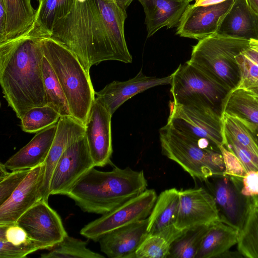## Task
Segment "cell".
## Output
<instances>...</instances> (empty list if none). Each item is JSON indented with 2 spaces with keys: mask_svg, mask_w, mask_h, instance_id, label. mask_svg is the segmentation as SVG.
<instances>
[{
  "mask_svg": "<svg viewBox=\"0 0 258 258\" xmlns=\"http://www.w3.org/2000/svg\"><path fill=\"white\" fill-rule=\"evenodd\" d=\"M41 37L31 28L0 43V83L9 105L21 119L30 109L47 105Z\"/></svg>",
  "mask_w": 258,
  "mask_h": 258,
  "instance_id": "obj_2",
  "label": "cell"
},
{
  "mask_svg": "<svg viewBox=\"0 0 258 258\" xmlns=\"http://www.w3.org/2000/svg\"><path fill=\"white\" fill-rule=\"evenodd\" d=\"M256 97V99H257V100L258 101V97Z\"/></svg>",
  "mask_w": 258,
  "mask_h": 258,
  "instance_id": "obj_49",
  "label": "cell"
},
{
  "mask_svg": "<svg viewBox=\"0 0 258 258\" xmlns=\"http://www.w3.org/2000/svg\"><path fill=\"white\" fill-rule=\"evenodd\" d=\"M95 167L84 136L69 147L58 160L50 181V196H66L83 175Z\"/></svg>",
  "mask_w": 258,
  "mask_h": 258,
  "instance_id": "obj_12",
  "label": "cell"
},
{
  "mask_svg": "<svg viewBox=\"0 0 258 258\" xmlns=\"http://www.w3.org/2000/svg\"><path fill=\"white\" fill-rule=\"evenodd\" d=\"M179 200V190L176 188L160 193L148 217L149 233H158L175 227Z\"/></svg>",
  "mask_w": 258,
  "mask_h": 258,
  "instance_id": "obj_24",
  "label": "cell"
},
{
  "mask_svg": "<svg viewBox=\"0 0 258 258\" xmlns=\"http://www.w3.org/2000/svg\"><path fill=\"white\" fill-rule=\"evenodd\" d=\"M42 75L47 105L60 116H72L65 94L50 64L43 55Z\"/></svg>",
  "mask_w": 258,
  "mask_h": 258,
  "instance_id": "obj_29",
  "label": "cell"
},
{
  "mask_svg": "<svg viewBox=\"0 0 258 258\" xmlns=\"http://www.w3.org/2000/svg\"><path fill=\"white\" fill-rule=\"evenodd\" d=\"M253 205L258 207V196L252 197Z\"/></svg>",
  "mask_w": 258,
  "mask_h": 258,
  "instance_id": "obj_48",
  "label": "cell"
},
{
  "mask_svg": "<svg viewBox=\"0 0 258 258\" xmlns=\"http://www.w3.org/2000/svg\"><path fill=\"white\" fill-rule=\"evenodd\" d=\"M157 198L154 189H146L85 225L80 230V234L88 239L98 242L102 236L114 230L147 218Z\"/></svg>",
  "mask_w": 258,
  "mask_h": 258,
  "instance_id": "obj_9",
  "label": "cell"
},
{
  "mask_svg": "<svg viewBox=\"0 0 258 258\" xmlns=\"http://www.w3.org/2000/svg\"><path fill=\"white\" fill-rule=\"evenodd\" d=\"M85 125L72 116H60L55 135L45 161V174L41 189L42 200L48 202L50 179L54 168L64 151L85 136Z\"/></svg>",
  "mask_w": 258,
  "mask_h": 258,
  "instance_id": "obj_18",
  "label": "cell"
},
{
  "mask_svg": "<svg viewBox=\"0 0 258 258\" xmlns=\"http://www.w3.org/2000/svg\"><path fill=\"white\" fill-rule=\"evenodd\" d=\"M60 115L48 105L33 107L27 111L21 119V127L28 133H37L55 123Z\"/></svg>",
  "mask_w": 258,
  "mask_h": 258,
  "instance_id": "obj_34",
  "label": "cell"
},
{
  "mask_svg": "<svg viewBox=\"0 0 258 258\" xmlns=\"http://www.w3.org/2000/svg\"><path fill=\"white\" fill-rule=\"evenodd\" d=\"M38 1V7L31 28L38 37H50L57 21L71 11L75 0Z\"/></svg>",
  "mask_w": 258,
  "mask_h": 258,
  "instance_id": "obj_26",
  "label": "cell"
},
{
  "mask_svg": "<svg viewBox=\"0 0 258 258\" xmlns=\"http://www.w3.org/2000/svg\"><path fill=\"white\" fill-rule=\"evenodd\" d=\"M221 122L224 132L258 157V146L247 127L240 119L222 112Z\"/></svg>",
  "mask_w": 258,
  "mask_h": 258,
  "instance_id": "obj_35",
  "label": "cell"
},
{
  "mask_svg": "<svg viewBox=\"0 0 258 258\" xmlns=\"http://www.w3.org/2000/svg\"><path fill=\"white\" fill-rule=\"evenodd\" d=\"M112 116L103 103L95 98L85 124V136L95 167H104L111 163Z\"/></svg>",
  "mask_w": 258,
  "mask_h": 258,
  "instance_id": "obj_14",
  "label": "cell"
},
{
  "mask_svg": "<svg viewBox=\"0 0 258 258\" xmlns=\"http://www.w3.org/2000/svg\"><path fill=\"white\" fill-rule=\"evenodd\" d=\"M117 1L125 9L128 7V6L132 3L133 0H117Z\"/></svg>",
  "mask_w": 258,
  "mask_h": 258,
  "instance_id": "obj_46",
  "label": "cell"
},
{
  "mask_svg": "<svg viewBox=\"0 0 258 258\" xmlns=\"http://www.w3.org/2000/svg\"><path fill=\"white\" fill-rule=\"evenodd\" d=\"M252 10L258 15V0H247Z\"/></svg>",
  "mask_w": 258,
  "mask_h": 258,
  "instance_id": "obj_45",
  "label": "cell"
},
{
  "mask_svg": "<svg viewBox=\"0 0 258 258\" xmlns=\"http://www.w3.org/2000/svg\"><path fill=\"white\" fill-rule=\"evenodd\" d=\"M245 90H246L254 96L258 97V87L252 88Z\"/></svg>",
  "mask_w": 258,
  "mask_h": 258,
  "instance_id": "obj_47",
  "label": "cell"
},
{
  "mask_svg": "<svg viewBox=\"0 0 258 258\" xmlns=\"http://www.w3.org/2000/svg\"><path fill=\"white\" fill-rule=\"evenodd\" d=\"M249 43L250 40L214 33L199 40L193 46L187 61L230 91L237 88L241 78L235 56Z\"/></svg>",
  "mask_w": 258,
  "mask_h": 258,
  "instance_id": "obj_5",
  "label": "cell"
},
{
  "mask_svg": "<svg viewBox=\"0 0 258 258\" xmlns=\"http://www.w3.org/2000/svg\"><path fill=\"white\" fill-rule=\"evenodd\" d=\"M243 257L241 253L237 250V251H232L230 250L226 251L221 254L219 258H239Z\"/></svg>",
  "mask_w": 258,
  "mask_h": 258,
  "instance_id": "obj_44",
  "label": "cell"
},
{
  "mask_svg": "<svg viewBox=\"0 0 258 258\" xmlns=\"http://www.w3.org/2000/svg\"><path fill=\"white\" fill-rule=\"evenodd\" d=\"M87 242L66 236L63 239L42 253L41 258H104V256L87 247Z\"/></svg>",
  "mask_w": 258,
  "mask_h": 258,
  "instance_id": "obj_32",
  "label": "cell"
},
{
  "mask_svg": "<svg viewBox=\"0 0 258 258\" xmlns=\"http://www.w3.org/2000/svg\"><path fill=\"white\" fill-rule=\"evenodd\" d=\"M223 145L239 160L246 171H258V157L222 130Z\"/></svg>",
  "mask_w": 258,
  "mask_h": 258,
  "instance_id": "obj_38",
  "label": "cell"
},
{
  "mask_svg": "<svg viewBox=\"0 0 258 258\" xmlns=\"http://www.w3.org/2000/svg\"><path fill=\"white\" fill-rule=\"evenodd\" d=\"M241 120V119H240ZM251 134L258 146V125L241 120Z\"/></svg>",
  "mask_w": 258,
  "mask_h": 258,
  "instance_id": "obj_42",
  "label": "cell"
},
{
  "mask_svg": "<svg viewBox=\"0 0 258 258\" xmlns=\"http://www.w3.org/2000/svg\"><path fill=\"white\" fill-rule=\"evenodd\" d=\"M195 6H208L222 3L226 0H195Z\"/></svg>",
  "mask_w": 258,
  "mask_h": 258,
  "instance_id": "obj_43",
  "label": "cell"
},
{
  "mask_svg": "<svg viewBox=\"0 0 258 258\" xmlns=\"http://www.w3.org/2000/svg\"><path fill=\"white\" fill-rule=\"evenodd\" d=\"M175 227L149 233L136 252L135 258H167L172 243L184 232Z\"/></svg>",
  "mask_w": 258,
  "mask_h": 258,
  "instance_id": "obj_28",
  "label": "cell"
},
{
  "mask_svg": "<svg viewBox=\"0 0 258 258\" xmlns=\"http://www.w3.org/2000/svg\"><path fill=\"white\" fill-rule=\"evenodd\" d=\"M126 17V9L117 0H75L50 37L69 49L89 75L93 65L104 61L132 62L124 37Z\"/></svg>",
  "mask_w": 258,
  "mask_h": 258,
  "instance_id": "obj_1",
  "label": "cell"
},
{
  "mask_svg": "<svg viewBox=\"0 0 258 258\" xmlns=\"http://www.w3.org/2000/svg\"><path fill=\"white\" fill-rule=\"evenodd\" d=\"M145 14L147 37L166 27H177L180 20L190 2L189 0H138Z\"/></svg>",
  "mask_w": 258,
  "mask_h": 258,
  "instance_id": "obj_21",
  "label": "cell"
},
{
  "mask_svg": "<svg viewBox=\"0 0 258 258\" xmlns=\"http://www.w3.org/2000/svg\"><path fill=\"white\" fill-rule=\"evenodd\" d=\"M180 200L175 226L184 231L220 220L215 201L205 188L179 190Z\"/></svg>",
  "mask_w": 258,
  "mask_h": 258,
  "instance_id": "obj_13",
  "label": "cell"
},
{
  "mask_svg": "<svg viewBox=\"0 0 258 258\" xmlns=\"http://www.w3.org/2000/svg\"><path fill=\"white\" fill-rule=\"evenodd\" d=\"M147 186L143 170L114 166L111 171H102L93 167L66 196L83 212L102 215L140 195Z\"/></svg>",
  "mask_w": 258,
  "mask_h": 258,
  "instance_id": "obj_3",
  "label": "cell"
},
{
  "mask_svg": "<svg viewBox=\"0 0 258 258\" xmlns=\"http://www.w3.org/2000/svg\"><path fill=\"white\" fill-rule=\"evenodd\" d=\"M57 123L37 132L31 140L11 156L4 165L8 169H32L45 162L51 148Z\"/></svg>",
  "mask_w": 258,
  "mask_h": 258,
  "instance_id": "obj_22",
  "label": "cell"
},
{
  "mask_svg": "<svg viewBox=\"0 0 258 258\" xmlns=\"http://www.w3.org/2000/svg\"><path fill=\"white\" fill-rule=\"evenodd\" d=\"M210 225L185 230L172 243L168 257L196 258L203 237Z\"/></svg>",
  "mask_w": 258,
  "mask_h": 258,
  "instance_id": "obj_33",
  "label": "cell"
},
{
  "mask_svg": "<svg viewBox=\"0 0 258 258\" xmlns=\"http://www.w3.org/2000/svg\"><path fill=\"white\" fill-rule=\"evenodd\" d=\"M219 148L225 166L224 175L243 178L247 172L238 158L223 145Z\"/></svg>",
  "mask_w": 258,
  "mask_h": 258,
  "instance_id": "obj_39",
  "label": "cell"
},
{
  "mask_svg": "<svg viewBox=\"0 0 258 258\" xmlns=\"http://www.w3.org/2000/svg\"><path fill=\"white\" fill-rule=\"evenodd\" d=\"M194 1V0H189V1H190V2H191V1Z\"/></svg>",
  "mask_w": 258,
  "mask_h": 258,
  "instance_id": "obj_50",
  "label": "cell"
},
{
  "mask_svg": "<svg viewBox=\"0 0 258 258\" xmlns=\"http://www.w3.org/2000/svg\"><path fill=\"white\" fill-rule=\"evenodd\" d=\"M170 92L175 104L212 110L221 116L224 101L230 92L187 61L171 74Z\"/></svg>",
  "mask_w": 258,
  "mask_h": 258,
  "instance_id": "obj_7",
  "label": "cell"
},
{
  "mask_svg": "<svg viewBox=\"0 0 258 258\" xmlns=\"http://www.w3.org/2000/svg\"><path fill=\"white\" fill-rule=\"evenodd\" d=\"M167 123L196 139H206L217 147L223 145L221 116L212 110L199 109L170 103Z\"/></svg>",
  "mask_w": 258,
  "mask_h": 258,
  "instance_id": "obj_10",
  "label": "cell"
},
{
  "mask_svg": "<svg viewBox=\"0 0 258 258\" xmlns=\"http://www.w3.org/2000/svg\"><path fill=\"white\" fill-rule=\"evenodd\" d=\"M241 192L247 197L258 196V171L246 172L242 179Z\"/></svg>",
  "mask_w": 258,
  "mask_h": 258,
  "instance_id": "obj_41",
  "label": "cell"
},
{
  "mask_svg": "<svg viewBox=\"0 0 258 258\" xmlns=\"http://www.w3.org/2000/svg\"><path fill=\"white\" fill-rule=\"evenodd\" d=\"M148 218L114 230L99 240L101 251L109 258H135L148 235Z\"/></svg>",
  "mask_w": 258,
  "mask_h": 258,
  "instance_id": "obj_19",
  "label": "cell"
},
{
  "mask_svg": "<svg viewBox=\"0 0 258 258\" xmlns=\"http://www.w3.org/2000/svg\"><path fill=\"white\" fill-rule=\"evenodd\" d=\"M45 170V163L31 169L9 198L0 205V225L16 223L24 213L42 200Z\"/></svg>",
  "mask_w": 258,
  "mask_h": 258,
  "instance_id": "obj_15",
  "label": "cell"
},
{
  "mask_svg": "<svg viewBox=\"0 0 258 258\" xmlns=\"http://www.w3.org/2000/svg\"><path fill=\"white\" fill-rule=\"evenodd\" d=\"M239 231L220 220L211 224L202 240L196 258H219L237 244Z\"/></svg>",
  "mask_w": 258,
  "mask_h": 258,
  "instance_id": "obj_23",
  "label": "cell"
},
{
  "mask_svg": "<svg viewBox=\"0 0 258 258\" xmlns=\"http://www.w3.org/2000/svg\"><path fill=\"white\" fill-rule=\"evenodd\" d=\"M216 34L237 39L258 40V15L247 0H234L222 18Z\"/></svg>",
  "mask_w": 258,
  "mask_h": 258,
  "instance_id": "obj_20",
  "label": "cell"
},
{
  "mask_svg": "<svg viewBox=\"0 0 258 258\" xmlns=\"http://www.w3.org/2000/svg\"><path fill=\"white\" fill-rule=\"evenodd\" d=\"M234 1L226 0L208 6L189 4L180 20L176 34L199 40L216 33L222 18Z\"/></svg>",
  "mask_w": 258,
  "mask_h": 258,
  "instance_id": "obj_16",
  "label": "cell"
},
{
  "mask_svg": "<svg viewBox=\"0 0 258 258\" xmlns=\"http://www.w3.org/2000/svg\"><path fill=\"white\" fill-rule=\"evenodd\" d=\"M5 235L7 240L14 245H21L33 241L26 231L17 223L7 225Z\"/></svg>",
  "mask_w": 258,
  "mask_h": 258,
  "instance_id": "obj_40",
  "label": "cell"
},
{
  "mask_svg": "<svg viewBox=\"0 0 258 258\" xmlns=\"http://www.w3.org/2000/svg\"><path fill=\"white\" fill-rule=\"evenodd\" d=\"M5 7L6 24L3 42L18 37L27 32L33 24L37 10L31 0H0Z\"/></svg>",
  "mask_w": 258,
  "mask_h": 258,
  "instance_id": "obj_25",
  "label": "cell"
},
{
  "mask_svg": "<svg viewBox=\"0 0 258 258\" xmlns=\"http://www.w3.org/2000/svg\"><path fill=\"white\" fill-rule=\"evenodd\" d=\"M4 163L0 164V205L7 201L22 183L31 169H18L10 172Z\"/></svg>",
  "mask_w": 258,
  "mask_h": 258,
  "instance_id": "obj_36",
  "label": "cell"
},
{
  "mask_svg": "<svg viewBox=\"0 0 258 258\" xmlns=\"http://www.w3.org/2000/svg\"><path fill=\"white\" fill-rule=\"evenodd\" d=\"M16 223L41 249H49L68 235L59 215L43 200L24 213Z\"/></svg>",
  "mask_w": 258,
  "mask_h": 258,
  "instance_id": "obj_11",
  "label": "cell"
},
{
  "mask_svg": "<svg viewBox=\"0 0 258 258\" xmlns=\"http://www.w3.org/2000/svg\"><path fill=\"white\" fill-rule=\"evenodd\" d=\"M41 45L62 88L72 116L85 125L95 98L90 75L75 55L57 40L41 37Z\"/></svg>",
  "mask_w": 258,
  "mask_h": 258,
  "instance_id": "obj_4",
  "label": "cell"
},
{
  "mask_svg": "<svg viewBox=\"0 0 258 258\" xmlns=\"http://www.w3.org/2000/svg\"><path fill=\"white\" fill-rule=\"evenodd\" d=\"M237 250L243 257L258 258V207L251 206L239 231Z\"/></svg>",
  "mask_w": 258,
  "mask_h": 258,
  "instance_id": "obj_31",
  "label": "cell"
},
{
  "mask_svg": "<svg viewBox=\"0 0 258 258\" xmlns=\"http://www.w3.org/2000/svg\"><path fill=\"white\" fill-rule=\"evenodd\" d=\"M7 227V225H0V258H23L41 250L34 241L21 245L9 242L5 235Z\"/></svg>",
  "mask_w": 258,
  "mask_h": 258,
  "instance_id": "obj_37",
  "label": "cell"
},
{
  "mask_svg": "<svg viewBox=\"0 0 258 258\" xmlns=\"http://www.w3.org/2000/svg\"><path fill=\"white\" fill-rule=\"evenodd\" d=\"M242 178L217 175L205 181L212 196L220 217L225 223L239 231L253 205L252 197L241 192Z\"/></svg>",
  "mask_w": 258,
  "mask_h": 258,
  "instance_id": "obj_8",
  "label": "cell"
},
{
  "mask_svg": "<svg viewBox=\"0 0 258 258\" xmlns=\"http://www.w3.org/2000/svg\"><path fill=\"white\" fill-rule=\"evenodd\" d=\"M222 112L258 125V101L246 90L235 89L230 91L224 101Z\"/></svg>",
  "mask_w": 258,
  "mask_h": 258,
  "instance_id": "obj_27",
  "label": "cell"
},
{
  "mask_svg": "<svg viewBox=\"0 0 258 258\" xmlns=\"http://www.w3.org/2000/svg\"><path fill=\"white\" fill-rule=\"evenodd\" d=\"M171 80V74L158 78L147 76L141 70L135 77L125 81H113L95 92V94L113 115L122 104L134 96L154 87L170 84Z\"/></svg>",
  "mask_w": 258,
  "mask_h": 258,
  "instance_id": "obj_17",
  "label": "cell"
},
{
  "mask_svg": "<svg viewBox=\"0 0 258 258\" xmlns=\"http://www.w3.org/2000/svg\"><path fill=\"white\" fill-rule=\"evenodd\" d=\"M163 155L177 163L193 178L205 181L223 175L225 166L220 151L203 147L192 138L166 123L159 130Z\"/></svg>",
  "mask_w": 258,
  "mask_h": 258,
  "instance_id": "obj_6",
  "label": "cell"
},
{
  "mask_svg": "<svg viewBox=\"0 0 258 258\" xmlns=\"http://www.w3.org/2000/svg\"><path fill=\"white\" fill-rule=\"evenodd\" d=\"M235 59L241 76L236 89L258 87V40H250L249 46L237 55Z\"/></svg>",
  "mask_w": 258,
  "mask_h": 258,
  "instance_id": "obj_30",
  "label": "cell"
}]
</instances>
